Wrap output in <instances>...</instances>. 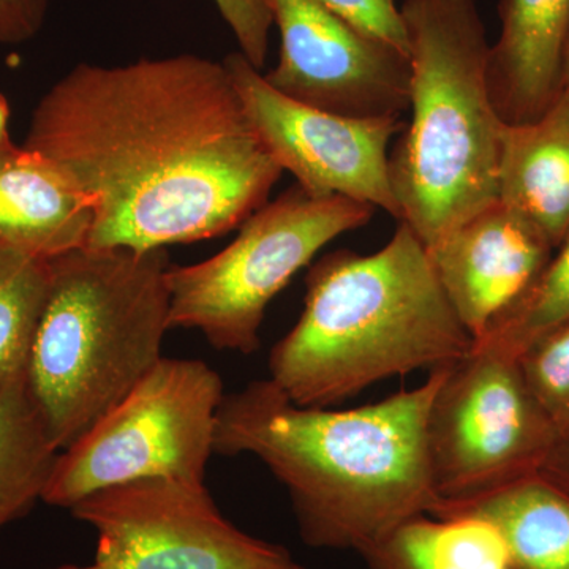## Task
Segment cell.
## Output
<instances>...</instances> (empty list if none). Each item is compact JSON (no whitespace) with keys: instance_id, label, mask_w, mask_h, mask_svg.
Here are the masks:
<instances>
[{"instance_id":"cell-15","label":"cell","mask_w":569,"mask_h":569,"mask_svg":"<svg viewBox=\"0 0 569 569\" xmlns=\"http://www.w3.org/2000/svg\"><path fill=\"white\" fill-rule=\"evenodd\" d=\"M500 201L522 213L557 249L569 234V89L537 121L507 126Z\"/></svg>"},{"instance_id":"cell-6","label":"cell","mask_w":569,"mask_h":569,"mask_svg":"<svg viewBox=\"0 0 569 569\" xmlns=\"http://www.w3.org/2000/svg\"><path fill=\"white\" fill-rule=\"evenodd\" d=\"M377 209L351 198H313L296 186L241 224L209 260L170 266V326L197 329L217 350L252 355L269 302L337 236L358 230Z\"/></svg>"},{"instance_id":"cell-22","label":"cell","mask_w":569,"mask_h":569,"mask_svg":"<svg viewBox=\"0 0 569 569\" xmlns=\"http://www.w3.org/2000/svg\"><path fill=\"white\" fill-rule=\"evenodd\" d=\"M321 6L369 39L408 56V33L396 0H318Z\"/></svg>"},{"instance_id":"cell-26","label":"cell","mask_w":569,"mask_h":569,"mask_svg":"<svg viewBox=\"0 0 569 569\" xmlns=\"http://www.w3.org/2000/svg\"><path fill=\"white\" fill-rule=\"evenodd\" d=\"M10 108L7 99L0 96V142L10 138L9 134Z\"/></svg>"},{"instance_id":"cell-5","label":"cell","mask_w":569,"mask_h":569,"mask_svg":"<svg viewBox=\"0 0 569 569\" xmlns=\"http://www.w3.org/2000/svg\"><path fill=\"white\" fill-rule=\"evenodd\" d=\"M411 121L389 156L400 222L426 249L500 200L505 130L477 0H406Z\"/></svg>"},{"instance_id":"cell-4","label":"cell","mask_w":569,"mask_h":569,"mask_svg":"<svg viewBox=\"0 0 569 569\" xmlns=\"http://www.w3.org/2000/svg\"><path fill=\"white\" fill-rule=\"evenodd\" d=\"M170 266L164 249L126 247H82L48 260L50 282L24 381L59 452L163 358Z\"/></svg>"},{"instance_id":"cell-14","label":"cell","mask_w":569,"mask_h":569,"mask_svg":"<svg viewBox=\"0 0 569 569\" xmlns=\"http://www.w3.org/2000/svg\"><path fill=\"white\" fill-rule=\"evenodd\" d=\"M91 201L40 153L0 142V244L40 260L88 247Z\"/></svg>"},{"instance_id":"cell-8","label":"cell","mask_w":569,"mask_h":569,"mask_svg":"<svg viewBox=\"0 0 569 569\" xmlns=\"http://www.w3.org/2000/svg\"><path fill=\"white\" fill-rule=\"evenodd\" d=\"M426 441L440 503L471 500L539 473L560 438L530 395L518 356L475 343L443 367Z\"/></svg>"},{"instance_id":"cell-24","label":"cell","mask_w":569,"mask_h":569,"mask_svg":"<svg viewBox=\"0 0 569 569\" xmlns=\"http://www.w3.org/2000/svg\"><path fill=\"white\" fill-rule=\"evenodd\" d=\"M51 0H0V44L33 39L47 20Z\"/></svg>"},{"instance_id":"cell-1","label":"cell","mask_w":569,"mask_h":569,"mask_svg":"<svg viewBox=\"0 0 569 569\" xmlns=\"http://www.w3.org/2000/svg\"><path fill=\"white\" fill-rule=\"evenodd\" d=\"M22 146L89 198L92 249L217 238L283 174L224 63L193 54L80 63L41 97Z\"/></svg>"},{"instance_id":"cell-21","label":"cell","mask_w":569,"mask_h":569,"mask_svg":"<svg viewBox=\"0 0 569 569\" xmlns=\"http://www.w3.org/2000/svg\"><path fill=\"white\" fill-rule=\"evenodd\" d=\"M530 395L560 441L569 437V321L539 337L518 356ZM559 441V443H560Z\"/></svg>"},{"instance_id":"cell-3","label":"cell","mask_w":569,"mask_h":569,"mask_svg":"<svg viewBox=\"0 0 569 569\" xmlns=\"http://www.w3.org/2000/svg\"><path fill=\"white\" fill-rule=\"evenodd\" d=\"M306 287L301 318L269 356L271 380L298 406H332L389 377L451 365L475 346L406 223L376 253L325 254Z\"/></svg>"},{"instance_id":"cell-27","label":"cell","mask_w":569,"mask_h":569,"mask_svg":"<svg viewBox=\"0 0 569 569\" xmlns=\"http://www.w3.org/2000/svg\"><path fill=\"white\" fill-rule=\"evenodd\" d=\"M563 88L569 89V39L567 44V52H565Z\"/></svg>"},{"instance_id":"cell-23","label":"cell","mask_w":569,"mask_h":569,"mask_svg":"<svg viewBox=\"0 0 569 569\" xmlns=\"http://www.w3.org/2000/svg\"><path fill=\"white\" fill-rule=\"evenodd\" d=\"M224 22L230 26L239 52L254 69H263L269 51L272 18L271 0H212Z\"/></svg>"},{"instance_id":"cell-19","label":"cell","mask_w":569,"mask_h":569,"mask_svg":"<svg viewBox=\"0 0 569 569\" xmlns=\"http://www.w3.org/2000/svg\"><path fill=\"white\" fill-rule=\"evenodd\" d=\"M48 282L47 260L0 244V385L24 373Z\"/></svg>"},{"instance_id":"cell-20","label":"cell","mask_w":569,"mask_h":569,"mask_svg":"<svg viewBox=\"0 0 569 569\" xmlns=\"http://www.w3.org/2000/svg\"><path fill=\"white\" fill-rule=\"evenodd\" d=\"M569 321V234L526 296L475 343H492L519 356L539 337Z\"/></svg>"},{"instance_id":"cell-2","label":"cell","mask_w":569,"mask_h":569,"mask_svg":"<svg viewBox=\"0 0 569 569\" xmlns=\"http://www.w3.org/2000/svg\"><path fill=\"white\" fill-rule=\"evenodd\" d=\"M443 367L421 387L343 411L298 406L271 378L250 381L223 396L213 455L260 459L287 489L310 548L359 552L436 507L426 425Z\"/></svg>"},{"instance_id":"cell-18","label":"cell","mask_w":569,"mask_h":569,"mask_svg":"<svg viewBox=\"0 0 569 569\" xmlns=\"http://www.w3.org/2000/svg\"><path fill=\"white\" fill-rule=\"evenodd\" d=\"M59 451L44 432L24 373L0 385V529L43 498Z\"/></svg>"},{"instance_id":"cell-16","label":"cell","mask_w":569,"mask_h":569,"mask_svg":"<svg viewBox=\"0 0 569 569\" xmlns=\"http://www.w3.org/2000/svg\"><path fill=\"white\" fill-rule=\"evenodd\" d=\"M429 515L475 518L493 527L512 569H569V492L537 473L466 501H440Z\"/></svg>"},{"instance_id":"cell-9","label":"cell","mask_w":569,"mask_h":569,"mask_svg":"<svg viewBox=\"0 0 569 569\" xmlns=\"http://www.w3.org/2000/svg\"><path fill=\"white\" fill-rule=\"evenodd\" d=\"M70 512L96 530V553L51 569H307L224 519L204 482L134 479L89 493Z\"/></svg>"},{"instance_id":"cell-7","label":"cell","mask_w":569,"mask_h":569,"mask_svg":"<svg viewBox=\"0 0 569 569\" xmlns=\"http://www.w3.org/2000/svg\"><path fill=\"white\" fill-rule=\"evenodd\" d=\"M223 396L222 378L206 362L163 356L59 452L41 501L70 509L89 493L141 478L203 485Z\"/></svg>"},{"instance_id":"cell-25","label":"cell","mask_w":569,"mask_h":569,"mask_svg":"<svg viewBox=\"0 0 569 569\" xmlns=\"http://www.w3.org/2000/svg\"><path fill=\"white\" fill-rule=\"evenodd\" d=\"M539 473L569 492V437L560 441Z\"/></svg>"},{"instance_id":"cell-13","label":"cell","mask_w":569,"mask_h":569,"mask_svg":"<svg viewBox=\"0 0 569 569\" xmlns=\"http://www.w3.org/2000/svg\"><path fill=\"white\" fill-rule=\"evenodd\" d=\"M500 21L489 51L490 97L501 121L526 126L563 89L569 0H500Z\"/></svg>"},{"instance_id":"cell-11","label":"cell","mask_w":569,"mask_h":569,"mask_svg":"<svg viewBox=\"0 0 569 569\" xmlns=\"http://www.w3.org/2000/svg\"><path fill=\"white\" fill-rule=\"evenodd\" d=\"M282 47L264 80L283 96L348 118L410 110V58L356 31L318 0H271Z\"/></svg>"},{"instance_id":"cell-17","label":"cell","mask_w":569,"mask_h":569,"mask_svg":"<svg viewBox=\"0 0 569 569\" xmlns=\"http://www.w3.org/2000/svg\"><path fill=\"white\" fill-rule=\"evenodd\" d=\"M370 569H512L489 522L418 515L359 550Z\"/></svg>"},{"instance_id":"cell-12","label":"cell","mask_w":569,"mask_h":569,"mask_svg":"<svg viewBox=\"0 0 569 569\" xmlns=\"http://www.w3.org/2000/svg\"><path fill=\"white\" fill-rule=\"evenodd\" d=\"M427 252L449 305L478 342L526 296L556 249L498 200Z\"/></svg>"},{"instance_id":"cell-10","label":"cell","mask_w":569,"mask_h":569,"mask_svg":"<svg viewBox=\"0 0 569 569\" xmlns=\"http://www.w3.org/2000/svg\"><path fill=\"white\" fill-rule=\"evenodd\" d=\"M224 67L264 144L313 198L340 194L400 220L389 176V144L402 119L348 118L307 107L276 91L241 52Z\"/></svg>"}]
</instances>
